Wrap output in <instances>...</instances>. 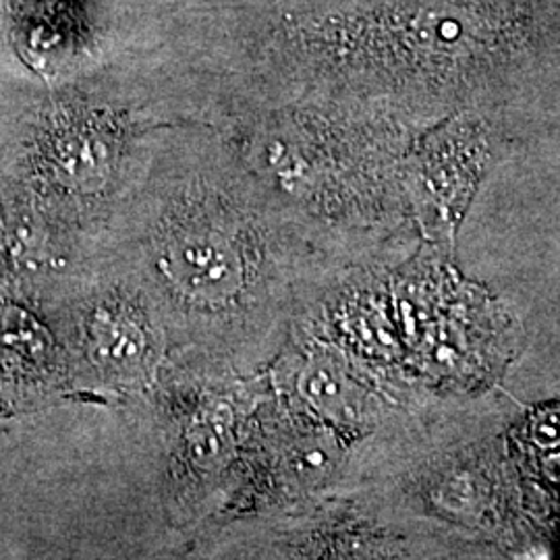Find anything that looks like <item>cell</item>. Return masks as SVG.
<instances>
[{
    "instance_id": "obj_2",
    "label": "cell",
    "mask_w": 560,
    "mask_h": 560,
    "mask_svg": "<svg viewBox=\"0 0 560 560\" xmlns=\"http://www.w3.org/2000/svg\"><path fill=\"white\" fill-rule=\"evenodd\" d=\"M140 332L129 326V322H104L98 332H96V345L98 353L104 363H115V365H127L133 363L131 360H138L140 355Z\"/></svg>"
},
{
    "instance_id": "obj_1",
    "label": "cell",
    "mask_w": 560,
    "mask_h": 560,
    "mask_svg": "<svg viewBox=\"0 0 560 560\" xmlns=\"http://www.w3.org/2000/svg\"><path fill=\"white\" fill-rule=\"evenodd\" d=\"M171 277L200 300H226L240 287L237 254L219 235L201 233L180 240L168 252Z\"/></svg>"
}]
</instances>
